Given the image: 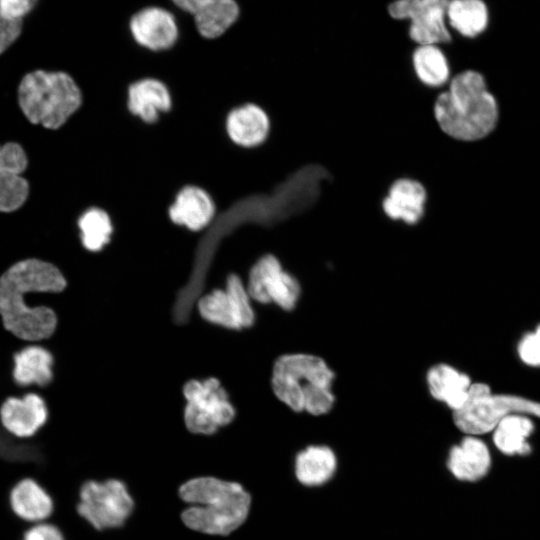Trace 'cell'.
Instances as JSON below:
<instances>
[{
    "label": "cell",
    "instance_id": "cell-11",
    "mask_svg": "<svg viewBox=\"0 0 540 540\" xmlns=\"http://www.w3.org/2000/svg\"><path fill=\"white\" fill-rule=\"evenodd\" d=\"M448 0H399L387 4L389 16L407 21L409 39L416 46H442L452 42L447 24Z\"/></svg>",
    "mask_w": 540,
    "mask_h": 540
},
{
    "label": "cell",
    "instance_id": "cell-20",
    "mask_svg": "<svg viewBox=\"0 0 540 540\" xmlns=\"http://www.w3.org/2000/svg\"><path fill=\"white\" fill-rule=\"evenodd\" d=\"M337 470L338 457L329 445L309 444L295 454L294 477L306 488L326 485L334 478Z\"/></svg>",
    "mask_w": 540,
    "mask_h": 540
},
{
    "label": "cell",
    "instance_id": "cell-1",
    "mask_svg": "<svg viewBox=\"0 0 540 540\" xmlns=\"http://www.w3.org/2000/svg\"><path fill=\"white\" fill-rule=\"evenodd\" d=\"M67 280L54 264L29 258L12 265L0 277V317L4 328L17 339L41 343L50 339L58 317L49 306L32 307L30 294H60Z\"/></svg>",
    "mask_w": 540,
    "mask_h": 540
},
{
    "label": "cell",
    "instance_id": "cell-3",
    "mask_svg": "<svg viewBox=\"0 0 540 540\" xmlns=\"http://www.w3.org/2000/svg\"><path fill=\"white\" fill-rule=\"evenodd\" d=\"M336 373L328 361L311 352H286L275 358L270 370V389L290 411L320 417L335 406Z\"/></svg>",
    "mask_w": 540,
    "mask_h": 540
},
{
    "label": "cell",
    "instance_id": "cell-22",
    "mask_svg": "<svg viewBox=\"0 0 540 540\" xmlns=\"http://www.w3.org/2000/svg\"><path fill=\"white\" fill-rule=\"evenodd\" d=\"M9 505L13 514L29 525L49 521L55 510L51 494L33 478H23L12 487Z\"/></svg>",
    "mask_w": 540,
    "mask_h": 540
},
{
    "label": "cell",
    "instance_id": "cell-23",
    "mask_svg": "<svg viewBox=\"0 0 540 540\" xmlns=\"http://www.w3.org/2000/svg\"><path fill=\"white\" fill-rule=\"evenodd\" d=\"M446 466L457 480L478 481L487 475L491 467L488 446L476 436L467 435L450 448Z\"/></svg>",
    "mask_w": 540,
    "mask_h": 540
},
{
    "label": "cell",
    "instance_id": "cell-19",
    "mask_svg": "<svg viewBox=\"0 0 540 540\" xmlns=\"http://www.w3.org/2000/svg\"><path fill=\"white\" fill-rule=\"evenodd\" d=\"M425 384L429 395L453 413L467 401L473 382L467 373L451 364L439 362L427 369Z\"/></svg>",
    "mask_w": 540,
    "mask_h": 540
},
{
    "label": "cell",
    "instance_id": "cell-33",
    "mask_svg": "<svg viewBox=\"0 0 540 540\" xmlns=\"http://www.w3.org/2000/svg\"><path fill=\"white\" fill-rule=\"evenodd\" d=\"M22 30L23 20H7L0 17V56L17 42Z\"/></svg>",
    "mask_w": 540,
    "mask_h": 540
},
{
    "label": "cell",
    "instance_id": "cell-29",
    "mask_svg": "<svg viewBox=\"0 0 540 540\" xmlns=\"http://www.w3.org/2000/svg\"><path fill=\"white\" fill-rule=\"evenodd\" d=\"M28 167L25 149L17 142L0 144V173L23 175Z\"/></svg>",
    "mask_w": 540,
    "mask_h": 540
},
{
    "label": "cell",
    "instance_id": "cell-9",
    "mask_svg": "<svg viewBox=\"0 0 540 540\" xmlns=\"http://www.w3.org/2000/svg\"><path fill=\"white\" fill-rule=\"evenodd\" d=\"M252 301L274 305L282 312H293L303 294L300 279L287 270L273 253L260 256L251 266L246 282Z\"/></svg>",
    "mask_w": 540,
    "mask_h": 540
},
{
    "label": "cell",
    "instance_id": "cell-25",
    "mask_svg": "<svg viewBox=\"0 0 540 540\" xmlns=\"http://www.w3.org/2000/svg\"><path fill=\"white\" fill-rule=\"evenodd\" d=\"M534 431V423L530 416L512 414L501 420L493 430V442L503 454L525 456L532 448L527 442Z\"/></svg>",
    "mask_w": 540,
    "mask_h": 540
},
{
    "label": "cell",
    "instance_id": "cell-31",
    "mask_svg": "<svg viewBox=\"0 0 540 540\" xmlns=\"http://www.w3.org/2000/svg\"><path fill=\"white\" fill-rule=\"evenodd\" d=\"M22 540H67L63 531L50 521L29 525Z\"/></svg>",
    "mask_w": 540,
    "mask_h": 540
},
{
    "label": "cell",
    "instance_id": "cell-17",
    "mask_svg": "<svg viewBox=\"0 0 540 540\" xmlns=\"http://www.w3.org/2000/svg\"><path fill=\"white\" fill-rule=\"evenodd\" d=\"M55 358L41 343H28L13 355L12 379L25 390L44 389L54 379Z\"/></svg>",
    "mask_w": 540,
    "mask_h": 540
},
{
    "label": "cell",
    "instance_id": "cell-7",
    "mask_svg": "<svg viewBox=\"0 0 540 540\" xmlns=\"http://www.w3.org/2000/svg\"><path fill=\"white\" fill-rule=\"evenodd\" d=\"M524 414L540 418V402L513 394H497L483 382L472 384L462 408L452 413L455 426L467 435L491 432L505 417Z\"/></svg>",
    "mask_w": 540,
    "mask_h": 540
},
{
    "label": "cell",
    "instance_id": "cell-26",
    "mask_svg": "<svg viewBox=\"0 0 540 540\" xmlns=\"http://www.w3.org/2000/svg\"><path fill=\"white\" fill-rule=\"evenodd\" d=\"M447 24L464 37L473 38L483 32L488 23V10L480 0L449 1Z\"/></svg>",
    "mask_w": 540,
    "mask_h": 540
},
{
    "label": "cell",
    "instance_id": "cell-21",
    "mask_svg": "<svg viewBox=\"0 0 540 540\" xmlns=\"http://www.w3.org/2000/svg\"><path fill=\"white\" fill-rule=\"evenodd\" d=\"M171 107L170 90L158 79L143 78L128 87L127 108L133 116L146 124L156 123Z\"/></svg>",
    "mask_w": 540,
    "mask_h": 540
},
{
    "label": "cell",
    "instance_id": "cell-10",
    "mask_svg": "<svg viewBox=\"0 0 540 540\" xmlns=\"http://www.w3.org/2000/svg\"><path fill=\"white\" fill-rule=\"evenodd\" d=\"M197 309L205 321L229 330L252 328L256 322L246 284L236 273L228 275L223 289H214L202 296Z\"/></svg>",
    "mask_w": 540,
    "mask_h": 540
},
{
    "label": "cell",
    "instance_id": "cell-30",
    "mask_svg": "<svg viewBox=\"0 0 540 540\" xmlns=\"http://www.w3.org/2000/svg\"><path fill=\"white\" fill-rule=\"evenodd\" d=\"M516 351L524 365L540 368V323L520 338Z\"/></svg>",
    "mask_w": 540,
    "mask_h": 540
},
{
    "label": "cell",
    "instance_id": "cell-8",
    "mask_svg": "<svg viewBox=\"0 0 540 540\" xmlns=\"http://www.w3.org/2000/svg\"><path fill=\"white\" fill-rule=\"evenodd\" d=\"M135 508V499L120 478L89 479L79 489L77 514L96 532L123 528Z\"/></svg>",
    "mask_w": 540,
    "mask_h": 540
},
{
    "label": "cell",
    "instance_id": "cell-28",
    "mask_svg": "<svg viewBox=\"0 0 540 540\" xmlns=\"http://www.w3.org/2000/svg\"><path fill=\"white\" fill-rule=\"evenodd\" d=\"M30 186L23 175L0 173V213H13L27 201Z\"/></svg>",
    "mask_w": 540,
    "mask_h": 540
},
{
    "label": "cell",
    "instance_id": "cell-5",
    "mask_svg": "<svg viewBox=\"0 0 540 540\" xmlns=\"http://www.w3.org/2000/svg\"><path fill=\"white\" fill-rule=\"evenodd\" d=\"M82 92L75 80L61 71L36 70L18 87L19 107L33 125L57 130L80 109Z\"/></svg>",
    "mask_w": 540,
    "mask_h": 540
},
{
    "label": "cell",
    "instance_id": "cell-24",
    "mask_svg": "<svg viewBox=\"0 0 540 540\" xmlns=\"http://www.w3.org/2000/svg\"><path fill=\"white\" fill-rule=\"evenodd\" d=\"M411 60L414 74L423 86L438 89L449 81V61L440 46H416Z\"/></svg>",
    "mask_w": 540,
    "mask_h": 540
},
{
    "label": "cell",
    "instance_id": "cell-13",
    "mask_svg": "<svg viewBox=\"0 0 540 540\" xmlns=\"http://www.w3.org/2000/svg\"><path fill=\"white\" fill-rule=\"evenodd\" d=\"M48 419L47 403L35 390H29L22 396L8 397L0 407L1 426L17 439L33 438Z\"/></svg>",
    "mask_w": 540,
    "mask_h": 540
},
{
    "label": "cell",
    "instance_id": "cell-12",
    "mask_svg": "<svg viewBox=\"0 0 540 540\" xmlns=\"http://www.w3.org/2000/svg\"><path fill=\"white\" fill-rule=\"evenodd\" d=\"M129 29L134 41L151 52L167 51L179 38L177 19L164 0H150L131 17Z\"/></svg>",
    "mask_w": 540,
    "mask_h": 540
},
{
    "label": "cell",
    "instance_id": "cell-18",
    "mask_svg": "<svg viewBox=\"0 0 540 540\" xmlns=\"http://www.w3.org/2000/svg\"><path fill=\"white\" fill-rule=\"evenodd\" d=\"M225 128L229 139L238 147L253 149L269 137L271 121L266 111L254 103L233 108L226 117Z\"/></svg>",
    "mask_w": 540,
    "mask_h": 540
},
{
    "label": "cell",
    "instance_id": "cell-6",
    "mask_svg": "<svg viewBox=\"0 0 540 540\" xmlns=\"http://www.w3.org/2000/svg\"><path fill=\"white\" fill-rule=\"evenodd\" d=\"M182 396L183 423L191 435L214 436L236 419V407L216 377L188 380L182 387Z\"/></svg>",
    "mask_w": 540,
    "mask_h": 540
},
{
    "label": "cell",
    "instance_id": "cell-14",
    "mask_svg": "<svg viewBox=\"0 0 540 540\" xmlns=\"http://www.w3.org/2000/svg\"><path fill=\"white\" fill-rule=\"evenodd\" d=\"M427 202L428 192L420 181L401 177L390 185L381 210L388 220L414 227L424 219Z\"/></svg>",
    "mask_w": 540,
    "mask_h": 540
},
{
    "label": "cell",
    "instance_id": "cell-27",
    "mask_svg": "<svg viewBox=\"0 0 540 540\" xmlns=\"http://www.w3.org/2000/svg\"><path fill=\"white\" fill-rule=\"evenodd\" d=\"M82 248L89 252L101 251L110 243L114 225L110 215L99 207H90L77 220Z\"/></svg>",
    "mask_w": 540,
    "mask_h": 540
},
{
    "label": "cell",
    "instance_id": "cell-15",
    "mask_svg": "<svg viewBox=\"0 0 540 540\" xmlns=\"http://www.w3.org/2000/svg\"><path fill=\"white\" fill-rule=\"evenodd\" d=\"M182 11L190 14L199 35L218 39L237 22L240 6L237 0H172Z\"/></svg>",
    "mask_w": 540,
    "mask_h": 540
},
{
    "label": "cell",
    "instance_id": "cell-32",
    "mask_svg": "<svg viewBox=\"0 0 540 540\" xmlns=\"http://www.w3.org/2000/svg\"><path fill=\"white\" fill-rule=\"evenodd\" d=\"M37 0H0V17L7 20H24Z\"/></svg>",
    "mask_w": 540,
    "mask_h": 540
},
{
    "label": "cell",
    "instance_id": "cell-2",
    "mask_svg": "<svg viewBox=\"0 0 540 540\" xmlns=\"http://www.w3.org/2000/svg\"><path fill=\"white\" fill-rule=\"evenodd\" d=\"M185 505L180 513L190 531L228 537L249 520L253 496L243 483L216 476H197L185 481L178 490Z\"/></svg>",
    "mask_w": 540,
    "mask_h": 540
},
{
    "label": "cell",
    "instance_id": "cell-16",
    "mask_svg": "<svg viewBox=\"0 0 540 540\" xmlns=\"http://www.w3.org/2000/svg\"><path fill=\"white\" fill-rule=\"evenodd\" d=\"M216 215L217 208L212 197L204 189L194 185L183 187L168 208L170 221L192 233L207 228Z\"/></svg>",
    "mask_w": 540,
    "mask_h": 540
},
{
    "label": "cell",
    "instance_id": "cell-4",
    "mask_svg": "<svg viewBox=\"0 0 540 540\" xmlns=\"http://www.w3.org/2000/svg\"><path fill=\"white\" fill-rule=\"evenodd\" d=\"M433 116L440 131L457 141L487 136L498 122V106L484 77L465 70L454 75L448 87L436 94Z\"/></svg>",
    "mask_w": 540,
    "mask_h": 540
}]
</instances>
